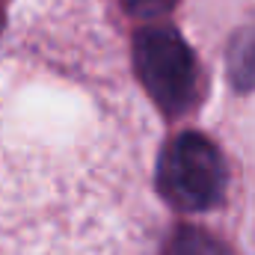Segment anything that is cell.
I'll return each instance as SVG.
<instances>
[{"label":"cell","mask_w":255,"mask_h":255,"mask_svg":"<svg viewBox=\"0 0 255 255\" xmlns=\"http://www.w3.org/2000/svg\"><path fill=\"white\" fill-rule=\"evenodd\" d=\"M142 128L0 110V255H148Z\"/></svg>","instance_id":"1"},{"label":"cell","mask_w":255,"mask_h":255,"mask_svg":"<svg viewBox=\"0 0 255 255\" xmlns=\"http://www.w3.org/2000/svg\"><path fill=\"white\" fill-rule=\"evenodd\" d=\"M154 193L175 211H211L226 196V160L220 148L196 130L169 139L154 163Z\"/></svg>","instance_id":"2"},{"label":"cell","mask_w":255,"mask_h":255,"mask_svg":"<svg viewBox=\"0 0 255 255\" xmlns=\"http://www.w3.org/2000/svg\"><path fill=\"white\" fill-rule=\"evenodd\" d=\"M133 71L160 113L181 116L196 104L199 65L172 27H145L133 36Z\"/></svg>","instance_id":"3"},{"label":"cell","mask_w":255,"mask_h":255,"mask_svg":"<svg viewBox=\"0 0 255 255\" xmlns=\"http://www.w3.org/2000/svg\"><path fill=\"white\" fill-rule=\"evenodd\" d=\"M229 80L238 92L255 89V24L241 27L229 45Z\"/></svg>","instance_id":"4"},{"label":"cell","mask_w":255,"mask_h":255,"mask_svg":"<svg viewBox=\"0 0 255 255\" xmlns=\"http://www.w3.org/2000/svg\"><path fill=\"white\" fill-rule=\"evenodd\" d=\"M166 255H229V253L223 250V244H217L211 235H205L199 229H178Z\"/></svg>","instance_id":"5"},{"label":"cell","mask_w":255,"mask_h":255,"mask_svg":"<svg viewBox=\"0 0 255 255\" xmlns=\"http://www.w3.org/2000/svg\"><path fill=\"white\" fill-rule=\"evenodd\" d=\"M175 3L178 0H122V6L136 18H160L169 9H175Z\"/></svg>","instance_id":"6"}]
</instances>
